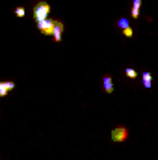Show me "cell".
I'll use <instances>...</instances> for the list:
<instances>
[{"instance_id":"obj_10","label":"cell","mask_w":158,"mask_h":160,"mask_svg":"<svg viewBox=\"0 0 158 160\" xmlns=\"http://www.w3.org/2000/svg\"><path fill=\"white\" fill-rule=\"evenodd\" d=\"M15 15H17V17H24V15H26V9H24V8H17V9H15Z\"/></svg>"},{"instance_id":"obj_9","label":"cell","mask_w":158,"mask_h":160,"mask_svg":"<svg viewBox=\"0 0 158 160\" xmlns=\"http://www.w3.org/2000/svg\"><path fill=\"white\" fill-rule=\"evenodd\" d=\"M117 24H119V28H121V30H126V28H130V24H128V21H126V19H119Z\"/></svg>"},{"instance_id":"obj_12","label":"cell","mask_w":158,"mask_h":160,"mask_svg":"<svg viewBox=\"0 0 158 160\" xmlns=\"http://www.w3.org/2000/svg\"><path fill=\"white\" fill-rule=\"evenodd\" d=\"M123 36H125V38H132V36H134V30H132V28H126V30H123Z\"/></svg>"},{"instance_id":"obj_3","label":"cell","mask_w":158,"mask_h":160,"mask_svg":"<svg viewBox=\"0 0 158 160\" xmlns=\"http://www.w3.org/2000/svg\"><path fill=\"white\" fill-rule=\"evenodd\" d=\"M54 24H56V19H47V21H43V22L37 24V30H39L43 36H52Z\"/></svg>"},{"instance_id":"obj_6","label":"cell","mask_w":158,"mask_h":160,"mask_svg":"<svg viewBox=\"0 0 158 160\" xmlns=\"http://www.w3.org/2000/svg\"><path fill=\"white\" fill-rule=\"evenodd\" d=\"M102 86H104V91H106L108 95L114 93V82H112L110 77H104V78H102Z\"/></svg>"},{"instance_id":"obj_1","label":"cell","mask_w":158,"mask_h":160,"mask_svg":"<svg viewBox=\"0 0 158 160\" xmlns=\"http://www.w3.org/2000/svg\"><path fill=\"white\" fill-rule=\"evenodd\" d=\"M50 9H52V6L48 4V2H45V0H41L37 2L36 6H34V11H32V15H34V21H36V24H39L43 21H47L48 19V15H50Z\"/></svg>"},{"instance_id":"obj_2","label":"cell","mask_w":158,"mask_h":160,"mask_svg":"<svg viewBox=\"0 0 158 160\" xmlns=\"http://www.w3.org/2000/svg\"><path fill=\"white\" fill-rule=\"evenodd\" d=\"M126 138H128V128H126V127H116V128H112V132H110V140L116 142V143L126 142Z\"/></svg>"},{"instance_id":"obj_11","label":"cell","mask_w":158,"mask_h":160,"mask_svg":"<svg viewBox=\"0 0 158 160\" xmlns=\"http://www.w3.org/2000/svg\"><path fill=\"white\" fill-rule=\"evenodd\" d=\"M140 8H141V0H134L132 2V9L134 11H140Z\"/></svg>"},{"instance_id":"obj_4","label":"cell","mask_w":158,"mask_h":160,"mask_svg":"<svg viewBox=\"0 0 158 160\" xmlns=\"http://www.w3.org/2000/svg\"><path fill=\"white\" fill-rule=\"evenodd\" d=\"M63 30H65V24H63V21H60V19H56V24H54V32H52V38L56 43H60L62 38H63Z\"/></svg>"},{"instance_id":"obj_8","label":"cell","mask_w":158,"mask_h":160,"mask_svg":"<svg viewBox=\"0 0 158 160\" xmlns=\"http://www.w3.org/2000/svg\"><path fill=\"white\" fill-rule=\"evenodd\" d=\"M125 75H126L128 78H136V77H138V71L132 69V67H126V69H125Z\"/></svg>"},{"instance_id":"obj_7","label":"cell","mask_w":158,"mask_h":160,"mask_svg":"<svg viewBox=\"0 0 158 160\" xmlns=\"http://www.w3.org/2000/svg\"><path fill=\"white\" fill-rule=\"evenodd\" d=\"M141 80H143V88L149 89V88L153 86V75H151L149 71H143V73H141Z\"/></svg>"},{"instance_id":"obj_5","label":"cell","mask_w":158,"mask_h":160,"mask_svg":"<svg viewBox=\"0 0 158 160\" xmlns=\"http://www.w3.org/2000/svg\"><path fill=\"white\" fill-rule=\"evenodd\" d=\"M15 88V82L13 80H4L0 82V97H7V93Z\"/></svg>"}]
</instances>
